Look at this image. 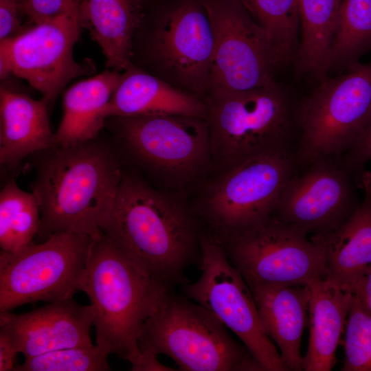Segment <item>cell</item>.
Here are the masks:
<instances>
[{"instance_id": "cell-7", "label": "cell", "mask_w": 371, "mask_h": 371, "mask_svg": "<svg viewBox=\"0 0 371 371\" xmlns=\"http://www.w3.org/2000/svg\"><path fill=\"white\" fill-rule=\"evenodd\" d=\"M291 147L248 157L227 168L212 182L203 200V214L222 242L271 216L298 167Z\"/></svg>"}, {"instance_id": "cell-27", "label": "cell", "mask_w": 371, "mask_h": 371, "mask_svg": "<svg viewBox=\"0 0 371 371\" xmlns=\"http://www.w3.org/2000/svg\"><path fill=\"white\" fill-rule=\"evenodd\" d=\"M265 30L281 63L295 60L300 45L298 0H240Z\"/></svg>"}, {"instance_id": "cell-9", "label": "cell", "mask_w": 371, "mask_h": 371, "mask_svg": "<svg viewBox=\"0 0 371 371\" xmlns=\"http://www.w3.org/2000/svg\"><path fill=\"white\" fill-rule=\"evenodd\" d=\"M93 239L56 232L16 252L0 253V312L38 301L72 298L80 291Z\"/></svg>"}, {"instance_id": "cell-2", "label": "cell", "mask_w": 371, "mask_h": 371, "mask_svg": "<svg viewBox=\"0 0 371 371\" xmlns=\"http://www.w3.org/2000/svg\"><path fill=\"white\" fill-rule=\"evenodd\" d=\"M32 190L39 205L37 235L70 232L99 238L124 170L117 154L96 139L45 150Z\"/></svg>"}, {"instance_id": "cell-32", "label": "cell", "mask_w": 371, "mask_h": 371, "mask_svg": "<svg viewBox=\"0 0 371 371\" xmlns=\"http://www.w3.org/2000/svg\"><path fill=\"white\" fill-rule=\"evenodd\" d=\"M17 0H0V41L12 38L25 30L19 16Z\"/></svg>"}, {"instance_id": "cell-23", "label": "cell", "mask_w": 371, "mask_h": 371, "mask_svg": "<svg viewBox=\"0 0 371 371\" xmlns=\"http://www.w3.org/2000/svg\"><path fill=\"white\" fill-rule=\"evenodd\" d=\"M122 73L107 69L70 87L63 96V115L54 133L56 145L68 146L96 139L106 118L105 108Z\"/></svg>"}, {"instance_id": "cell-28", "label": "cell", "mask_w": 371, "mask_h": 371, "mask_svg": "<svg viewBox=\"0 0 371 371\" xmlns=\"http://www.w3.org/2000/svg\"><path fill=\"white\" fill-rule=\"evenodd\" d=\"M109 353L96 345L61 348L32 357L14 366V371H109Z\"/></svg>"}, {"instance_id": "cell-4", "label": "cell", "mask_w": 371, "mask_h": 371, "mask_svg": "<svg viewBox=\"0 0 371 371\" xmlns=\"http://www.w3.org/2000/svg\"><path fill=\"white\" fill-rule=\"evenodd\" d=\"M140 352L171 358L185 371H265L207 309L170 289L144 324Z\"/></svg>"}, {"instance_id": "cell-21", "label": "cell", "mask_w": 371, "mask_h": 371, "mask_svg": "<svg viewBox=\"0 0 371 371\" xmlns=\"http://www.w3.org/2000/svg\"><path fill=\"white\" fill-rule=\"evenodd\" d=\"M81 28L100 47L108 69L124 71L132 63L143 21L142 0H78Z\"/></svg>"}, {"instance_id": "cell-25", "label": "cell", "mask_w": 371, "mask_h": 371, "mask_svg": "<svg viewBox=\"0 0 371 371\" xmlns=\"http://www.w3.org/2000/svg\"><path fill=\"white\" fill-rule=\"evenodd\" d=\"M371 52V0H343L331 47L328 73L340 74Z\"/></svg>"}, {"instance_id": "cell-34", "label": "cell", "mask_w": 371, "mask_h": 371, "mask_svg": "<svg viewBox=\"0 0 371 371\" xmlns=\"http://www.w3.org/2000/svg\"><path fill=\"white\" fill-rule=\"evenodd\" d=\"M131 365V370L133 371L175 370L161 363L158 361L157 357L140 352Z\"/></svg>"}, {"instance_id": "cell-17", "label": "cell", "mask_w": 371, "mask_h": 371, "mask_svg": "<svg viewBox=\"0 0 371 371\" xmlns=\"http://www.w3.org/2000/svg\"><path fill=\"white\" fill-rule=\"evenodd\" d=\"M363 191L361 203L337 229L311 238L321 245L326 278L348 292L371 267V173L363 170L359 177Z\"/></svg>"}, {"instance_id": "cell-22", "label": "cell", "mask_w": 371, "mask_h": 371, "mask_svg": "<svg viewBox=\"0 0 371 371\" xmlns=\"http://www.w3.org/2000/svg\"><path fill=\"white\" fill-rule=\"evenodd\" d=\"M308 304L310 336L303 370L330 371L346 324L352 295L326 279L311 282Z\"/></svg>"}, {"instance_id": "cell-29", "label": "cell", "mask_w": 371, "mask_h": 371, "mask_svg": "<svg viewBox=\"0 0 371 371\" xmlns=\"http://www.w3.org/2000/svg\"><path fill=\"white\" fill-rule=\"evenodd\" d=\"M344 341L342 371H371V315L352 295Z\"/></svg>"}, {"instance_id": "cell-18", "label": "cell", "mask_w": 371, "mask_h": 371, "mask_svg": "<svg viewBox=\"0 0 371 371\" xmlns=\"http://www.w3.org/2000/svg\"><path fill=\"white\" fill-rule=\"evenodd\" d=\"M267 335L280 348L289 370H303L300 344L308 324L309 285L266 284L249 287Z\"/></svg>"}, {"instance_id": "cell-26", "label": "cell", "mask_w": 371, "mask_h": 371, "mask_svg": "<svg viewBox=\"0 0 371 371\" xmlns=\"http://www.w3.org/2000/svg\"><path fill=\"white\" fill-rule=\"evenodd\" d=\"M39 205L34 194L21 190L13 179L0 192V246L16 252L33 240L40 225Z\"/></svg>"}, {"instance_id": "cell-3", "label": "cell", "mask_w": 371, "mask_h": 371, "mask_svg": "<svg viewBox=\"0 0 371 371\" xmlns=\"http://www.w3.org/2000/svg\"><path fill=\"white\" fill-rule=\"evenodd\" d=\"M170 289L102 234L93 243L80 284L94 308L96 344L132 363L144 324Z\"/></svg>"}, {"instance_id": "cell-5", "label": "cell", "mask_w": 371, "mask_h": 371, "mask_svg": "<svg viewBox=\"0 0 371 371\" xmlns=\"http://www.w3.org/2000/svg\"><path fill=\"white\" fill-rule=\"evenodd\" d=\"M213 164L225 168L266 150L291 147V101L276 83L243 91L211 90L203 97Z\"/></svg>"}, {"instance_id": "cell-33", "label": "cell", "mask_w": 371, "mask_h": 371, "mask_svg": "<svg viewBox=\"0 0 371 371\" xmlns=\"http://www.w3.org/2000/svg\"><path fill=\"white\" fill-rule=\"evenodd\" d=\"M371 315V267L348 290Z\"/></svg>"}, {"instance_id": "cell-12", "label": "cell", "mask_w": 371, "mask_h": 371, "mask_svg": "<svg viewBox=\"0 0 371 371\" xmlns=\"http://www.w3.org/2000/svg\"><path fill=\"white\" fill-rule=\"evenodd\" d=\"M144 49L153 74L203 98L214 54L211 23L201 0H179L148 30Z\"/></svg>"}, {"instance_id": "cell-6", "label": "cell", "mask_w": 371, "mask_h": 371, "mask_svg": "<svg viewBox=\"0 0 371 371\" xmlns=\"http://www.w3.org/2000/svg\"><path fill=\"white\" fill-rule=\"evenodd\" d=\"M109 118L119 144L133 160L168 187L189 186L213 164L204 117L159 114Z\"/></svg>"}, {"instance_id": "cell-30", "label": "cell", "mask_w": 371, "mask_h": 371, "mask_svg": "<svg viewBox=\"0 0 371 371\" xmlns=\"http://www.w3.org/2000/svg\"><path fill=\"white\" fill-rule=\"evenodd\" d=\"M78 0H23L21 10L33 24L78 10Z\"/></svg>"}, {"instance_id": "cell-31", "label": "cell", "mask_w": 371, "mask_h": 371, "mask_svg": "<svg viewBox=\"0 0 371 371\" xmlns=\"http://www.w3.org/2000/svg\"><path fill=\"white\" fill-rule=\"evenodd\" d=\"M341 157L346 167L358 179L365 165L371 161V117L357 142Z\"/></svg>"}, {"instance_id": "cell-20", "label": "cell", "mask_w": 371, "mask_h": 371, "mask_svg": "<svg viewBox=\"0 0 371 371\" xmlns=\"http://www.w3.org/2000/svg\"><path fill=\"white\" fill-rule=\"evenodd\" d=\"M176 114L205 118L203 99L180 89L132 63L104 110L106 118L117 116Z\"/></svg>"}, {"instance_id": "cell-8", "label": "cell", "mask_w": 371, "mask_h": 371, "mask_svg": "<svg viewBox=\"0 0 371 371\" xmlns=\"http://www.w3.org/2000/svg\"><path fill=\"white\" fill-rule=\"evenodd\" d=\"M370 117L371 63L359 62L335 76H326L299 106L298 164L342 156L357 142Z\"/></svg>"}, {"instance_id": "cell-1", "label": "cell", "mask_w": 371, "mask_h": 371, "mask_svg": "<svg viewBox=\"0 0 371 371\" xmlns=\"http://www.w3.org/2000/svg\"><path fill=\"white\" fill-rule=\"evenodd\" d=\"M98 226L137 267L170 288L185 283V270L201 255V234L190 210L133 173L124 172Z\"/></svg>"}, {"instance_id": "cell-13", "label": "cell", "mask_w": 371, "mask_h": 371, "mask_svg": "<svg viewBox=\"0 0 371 371\" xmlns=\"http://www.w3.org/2000/svg\"><path fill=\"white\" fill-rule=\"evenodd\" d=\"M201 1L214 36L207 92L243 91L275 83L273 71L280 61L265 30L240 1Z\"/></svg>"}, {"instance_id": "cell-16", "label": "cell", "mask_w": 371, "mask_h": 371, "mask_svg": "<svg viewBox=\"0 0 371 371\" xmlns=\"http://www.w3.org/2000/svg\"><path fill=\"white\" fill-rule=\"evenodd\" d=\"M93 306L73 297L48 302L22 314L0 312V333L25 358L50 351L93 344L90 337Z\"/></svg>"}, {"instance_id": "cell-35", "label": "cell", "mask_w": 371, "mask_h": 371, "mask_svg": "<svg viewBox=\"0 0 371 371\" xmlns=\"http://www.w3.org/2000/svg\"><path fill=\"white\" fill-rule=\"evenodd\" d=\"M18 353L9 339L0 333V371L13 370Z\"/></svg>"}, {"instance_id": "cell-14", "label": "cell", "mask_w": 371, "mask_h": 371, "mask_svg": "<svg viewBox=\"0 0 371 371\" xmlns=\"http://www.w3.org/2000/svg\"><path fill=\"white\" fill-rule=\"evenodd\" d=\"M80 29L76 10L34 24L0 41L1 80L11 74L22 78L48 104H52L71 80L90 69L73 55Z\"/></svg>"}, {"instance_id": "cell-15", "label": "cell", "mask_w": 371, "mask_h": 371, "mask_svg": "<svg viewBox=\"0 0 371 371\" xmlns=\"http://www.w3.org/2000/svg\"><path fill=\"white\" fill-rule=\"evenodd\" d=\"M300 166L304 170H296L289 179L273 215L307 235L331 233L359 205L355 189L357 179L341 156Z\"/></svg>"}, {"instance_id": "cell-10", "label": "cell", "mask_w": 371, "mask_h": 371, "mask_svg": "<svg viewBox=\"0 0 371 371\" xmlns=\"http://www.w3.org/2000/svg\"><path fill=\"white\" fill-rule=\"evenodd\" d=\"M307 236L272 214L220 243L249 287L308 285L326 270L321 245Z\"/></svg>"}, {"instance_id": "cell-24", "label": "cell", "mask_w": 371, "mask_h": 371, "mask_svg": "<svg viewBox=\"0 0 371 371\" xmlns=\"http://www.w3.org/2000/svg\"><path fill=\"white\" fill-rule=\"evenodd\" d=\"M300 45L295 58L301 74L319 81L328 76L329 58L343 0H298Z\"/></svg>"}, {"instance_id": "cell-36", "label": "cell", "mask_w": 371, "mask_h": 371, "mask_svg": "<svg viewBox=\"0 0 371 371\" xmlns=\"http://www.w3.org/2000/svg\"><path fill=\"white\" fill-rule=\"evenodd\" d=\"M17 1H18L20 5L23 2V0H17Z\"/></svg>"}, {"instance_id": "cell-19", "label": "cell", "mask_w": 371, "mask_h": 371, "mask_svg": "<svg viewBox=\"0 0 371 371\" xmlns=\"http://www.w3.org/2000/svg\"><path fill=\"white\" fill-rule=\"evenodd\" d=\"M44 99L1 86L0 163L14 169L30 154L56 146Z\"/></svg>"}, {"instance_id": "cell-11", "label": "cell", "mask_w": 371, "mask_h": 371, "mask_svg": "<svg viewBox=\"0 0 371 371\" xmlns=\"http://www.w3.org/2000/svg\"><path fill=\"white\" fill-rule=\"evenodd\" d=\"M201 273L183 283L186 297L212 313L243 341L265 371H289L260 322L251 291L214 236L201 234Z\"/></svg>"}]
</instances>
